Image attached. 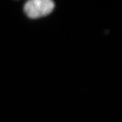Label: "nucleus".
I'll list each match as a JSON object with an SVG mask.
<instances>
[{
	"instance_id": "1",
	"label": "nucleus",
	"mask_w": 122,
	"mask_h": 122,
	"mask_svg": "<svg viewBox=\"0 0 122 122\" xmlns=\"http://www.w3.org/2000/svg\"><path fill=\"white\" fill-rule=\"evenodd\" d=\"M54 3L51 0H30L24 5V12L29 18H39L53 11Z\"/></svg>"
}]
</instances>
